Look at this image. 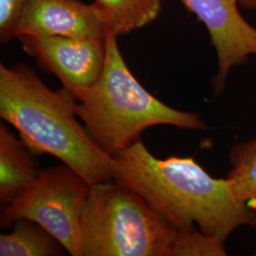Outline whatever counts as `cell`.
<instances>
[{
  "instance_id": "1",
  "label": "cell",
  "mask_w": 256,
  "mask_h": 256,
  "mask_svg": "<svg viewBox=\"0 0 256 256\" xmlns=\"http://www.w3.org/2000/svg\"><path fill=\"white\" fill-rule=\"evenodd\" d=\"M112 156L114 180L180 230L227 241L240 227H256V210L239 200L229 178L212 176L192 156L158 158L142 140Z\"/></svg>"
},
{
  "instance_id": "2",
  "label": "cell",
  "mask_w": 256,
  "mask_h": 256,
  "mask_svg": "<svg viewBox=\"0 0 256 256\" xmlns=\"http://www.w3.org/2000/svg\"><path fill=\"white\" fill-rule=\"evenodd\" d=\"M76 99L52 90L27 64H0V117L32 154L54 156L92 185L114 180L113 156L92 140L74 112Z\"/></svg>"
},
{
  "instance_id": "3",
  "label": "cell",
  "mask_w": 256,
  "mask_h": 256,
  "mask_svg": "<svg viewBox=\"0 0 256 256\" xmlns=\"http://www.w3.org/2000/svg\"><path fill=\"white\" fill-rule=\"evenodd\" d=\"M117 39L116 34H106L102 74L90 88L74 96V112L99 147L115 155L155 126L205 130L206 122L200 114L165 104L138 82L122 58Z\"/></svg>"
},
{
  "instance_id": "4",
  "label": "cell",
  "mask_w": 256,
  "mask_h": 256,
  "mask_svg": "<svg viewBox=\"0 0 256 256\" xmlns=\"http://www.w3.org/2000/svg\"><path fill=\"white\" fill-rule=\"evenodd\" d=\"M180 234L119 182L92 185L81 218V256H174Z\"/></svg>"
},
{
  "instance_id": "5",
  "label": "cell",
  "mask_w": 256,
  "mask_h": 256,
  "mask_svg": "<svg viewBox=\"0 0 256 256\" xmlns=\"http://www.w3.org/2000/svg\"><path fill=\"white\" fill-rule=\"evenodd\" d=\"M92 184L64 164L40 170L36 182L6 204L1 226L32 220L50 232L70 256H81V218Z\"/></svg>"
},
{
  "instance_id": "6",
  "label": "cell",
  "mask_w": 256,
  "mask_h": 256,
  "mask_svg": "<svg viewBox=\"0 0 256 256\" xmlns=\"http://www.w3.org/2000/svg\"><path fill=\"white\" fill-rule=\"evenodd\" d=\"M18 39L28 54L43 70L55 75L74 96L90 88L102 74L106 58V37L55 36Z\"/></svg>"
},
{
  "instance_id": "7",
  "label": "cell",
  "mask_w": 256,
  "mask_h": 256,
  "mask_svg": "<svg viewBox=\"0 0 256 256\" xmlns=\"http://www.w3.org/2000/svg\"><path fill=\"white\" fill-rule=\"evenodd\" d=\"M205 25L218 57L216 96L224 92L230 70L256 56V28L238 9L239 0H180Z\"/></svg>"
},
{
  "instance_id": "8",
  "label": "cell",
  "mask_w": 256,
  "mask_h": 256,
  "mask_svg": "<svg viewBox=\"0 0 256 256\" xmlns=\"http://www.w3.org/2000/svg\"><path fill=\"white\" fill-rule=\"evenodd\" d=\"M106 30L92 4L81 0H28L18 28L20 36L104 38Z\"/></svg>"
},
{
  "instance_id": "9",
  "label": "cell",
  "mask_w": 256,
  "mask_h": 256,
  "mask_svg": "<svg viewBox=\"0 0 256 256\" xmlns=\"http://www.w3.org/2000/svg\"><path fill=\"white\" fill-rule=\"evenodd\" d=\"M27 144L0 124V200L5 204L28 190L38 178Z\"/></svg>"
},
{
  "instance_id": "10",
  "label": "cell",
  "mask_w": 256,
  "mask_h": 256,
  "mask_svg": "<svg viewBox=\"0 0 256 256\" xmlns=\"http://www.w3.org/2000/svg\"><path fill=\"white\" fill-rule=\"evenodd\" d=\"M92 6L106 32L119 36L158 18L162 0H94Z\"/></svg>"
},
{
  "instance_id": "11",
  "label": "cell",
  "mask_w": 256,
  "mask_h": 256,
  "mask_svg": "<svg viewBox=\"0 0 256 256\" xmlns=\"http://www.w3.org/2000/svg\"><path fill=\"white\" fill-rule=\"evenodd\" d=\"M64 250L58 239L32 220H16L10 232L0 236L1 256H63Z\"/></svg>"
},
{
  "instance_id": "12",
  "label": "cell",
  "mask_w": 256,
  "mask_h": 256,
  "mask_svg": "<svg viewBox=\"0 0 256 256\" xmlns=\"http://www.w3.org/2000/svg\"><path fill=\"white\" fill-rule=\"evenodd\" d=\"M227 178L239 200L256 212V138L234 144Z\"/></svg>"
},
{
  "instance_id": "13",
  "label": "cell",
  "mask_w": 256,
  "mask_h": 256,
  "mask_svg": "<svg viewBox=\"0 0 256 256\" xmlns=\"http://www.w3.org/2000/svg\"><path fill=\"white\" fill-rule=\"evenodd\" d=\"M28 0H0V41L7 44L18 38L19 24Z\"/></svg>"
},
{
  "instance_id": "14",
  "label": "cell",
  "mask_w": 256,
  "mask_h": 256,
  "mask_svg": "<svg viewBox=\"0 0 256 256\" xmlns=\"http://www.w3.org/2000/svg\"><path fill=\"white\" fill-rule=\"evenodd\" d=\"M241 7L250 10H256V0H239Z\"/></svg>"
},
{
  "instance_id": "15",
  "label": "cell",
  "mask_w": 256,
  "mask_h": 256,
  "mask_svg": "<svg viewBox=\"0 0 256 256\" xmlns=\"http://www.w3.org/2000/svg\"></svg>"
}]
</instances>
